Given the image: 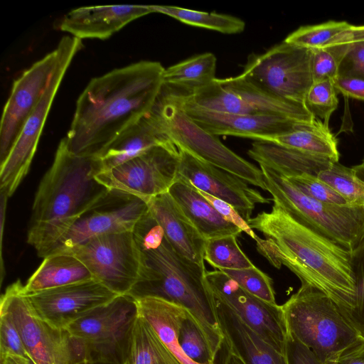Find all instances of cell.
Masks as SVG:
<instances>
[{
    "label": "cell",
    "mask_w": 364,
    "mask_h": 364,
    "mask_svg": "<svg viewBox=\"0 0 364 364\" xmlns=\"http://www.w3.org/2000/svg\"><path fill=\"white\" fill-rule=\"evenodd\" d=\"M260 232L257 251L274 267L291 271L301 284L327 295L355 328V282L351 252L299 222L277 204L247 221ZM356 330V328H355Z\"/></svg>",
    "instance_id": "1"
},
{
    "label": "cell",
    "mask_w": 364,
    "mask_h": 364,
    "mask_svg": "<svg viewBox=\"0 0 364 364\" xmlns=\"http://www.w3.org/2000/svg\"><path fill=\"white\" fill-rule=\"evenodd\" d=\"M164 69L159 62L141 60L92 78L76 102L63 138L68 149L99 157L125 128L150 111Z\"/></svg>",
    "instance_id": "2"
},
{
    "label": "cell",
    "mask_w": 364,
    "mask_h": 364,
    "mask_svg": "<svg viewBox=\"0 0 364 364\" xmlns=\"http://www.w3.org/2000/svg\"><path fill=\"white\" fill-rule=\"evenodd\" d=\"M132 233L140 250L138 281L128 295L134 299L154 297L187 309L198 321L217 356L224 344L215 300L205 279V267L181 256L171 245L149 210Z\"/></svg>",
    "instance_id": "3"
},
{
    "label": "cell",
    "mask_w": 364,
    "mask_h": 364,
    "mask_svg": "<svg viewBox=\"0 0 364 364\" xmlns=\"http://www.w3.org/2000/svg\"><path fill=\"white\" fill-rule=\"evenodd\" d=\"M101 171L100 157L74 154L61 139L32 205L27 242L39 257L44 258L68 227L108 193L95 178Z\"/></svg>",
    "instance_id": "4"
},
{
    "label": "cell",
    "mask_w": 364,
    "mask_h": 364,
    "mask_svg": "<svg viewBox=\"0 0 364 364\" xmlns=\"http://www.w3.org/2000/svg\"><path fill=\"white\" fill-rule=\"evenodd\" d=\"M282 306L288 333L324 364L360 336L336 304L310 285L301 284Z\"/></svg>",
    "instance_id": "5"
},
{
    "label": "cell",
    "mask_w": 364,
    "mask_h": 364,
    "mask_svg": "<svg viewBox=\"0 0 364 364\" xmlns=\"http://www.w3.org/2000/svg\"><path fill=\"white\" fill-rule=\"evenodd\" d=\"M149 112L177 148L266 191L261 169L198 126L184 112L176 97L162 86Z\"/></svg>",
    "instance_id": "6"
},
{
    "label": "cell",
    "mask_w": 364,
    "mask_h": 364,
    "mask_svg": "<svg viewBox=\"0 0 364 364\" xmlns=\"http://www.w3.org/2000/svg\"><path fill=\"white\" fill-rule=\"evenodd\" d=\"M260 169L272 200L295 219L351 252L364 240V207L316 200L270 168L260 166Z\"/></svg>",
    "instance_id": "7"
},
{
    "label": "cell",
    "mask_w": 364,
    "mask_h": 364,
    "mask_svg": "<svg viewBox=\"0 0 364 364\" xmlns=\"http://www.w3.org/2000/svg\"><path fill=\"white\" fill-rule=\"evenodd\" d=\"M137 316L136 300L128 294L119 295L65 330L82 343L85 364H124Z\"/></svg>",
    "instance_id": "8"
},
{
    "label": "cell",
    "mask_w": 364,
    "mask_h": 364,
    "mask_svg": "<svg viewBox=\"0 0 364 364\" xmlns=\"http://www.w3.org/2000/svg\"><path fill=\"white\" fill-rule=\"evenodd\" d=\"M183 97L199 107L217 112L278 115L306 123L316 119L305 105L277 97L241 75L215 78Z\"/></svg>",
    "instance_id": "9"
},
{
    "label": "cell",
    "mask_w": 364,
    "mask_h": 364,
    "mask_svg": "<svg viewBox=\"0 0 364 364\" xmlns=\"http://www.w3.org/2000/svg\"><path fill=\"white\" fill-rule=\"evenodd\" d=\"M240 75L277 97L305 105L313 83L311 50L283 41L249 55Z\"/></svg>",
    "instance_id": "10"
},
{
    "label": "cell",
    "mask_w": 364,
    "mask_h": 364,
    "mask_svg": "<svg viewBox=\"0 0 364 364\" xmlns=\"http://www.w3.org/2000/svg\"><path fill=\"white\" fill-rule=\"evenodd\" d=\"M58 253L76 257L95 279L118 295L128 294L139 277L141 257L132 231L95 237Z\"/></svg>",
    "instance_id": "11"
},
{
    "label": "cell",
    "mask_w": 364,
    "mask_h": 364,
    "mask_svg": "<svg viewBox=\"0 0 364 364\" xmlns=\"http://www.w3.org/2000/svg\"><path fill=\"white\" fill-rule=\"evenodd\" d=\"M135 300L139 315L181 364H215L216 355L203 331L187 309L159 298Z\"/></svg>",
    "instance_id": "12"
},
{
    "label": "cell",
    "mask_w": 364,
    "mask_h": 364,
    "mask_svg": "<svg viewBox=\"0 0 364 364\" xmlns=\"http://www.w3.org/2000/svg\"><path fill=\"white\" fill-rule=\"evenodd\" d=\"M59 63L37 107L27 119L5 161L0 166V191L11 197L27 175L45 122L63 78L75 55L82 47V40L65 36Z\"/></svg>",
    "instance_id": "13"
},
{
    "label": "cell",
    "mask_w": 364,
    "mask_h": 364,
    "mask_svg": "<svg viewBox=\"0 0 364 364\" xmlns=\"http://www.w3.org/2000/svg\"><path fill=\"white\" fill-rule=\"evenodd\" d=\"M23 287L18 279L6 288L1 296L0 312L14 323L29 358L35 364H75L68 331L52 326L36 314Z\"/></svg>",
    "instance_id": "14"
},
{
    "label": "cell",
    "mask_w": 364,
    "mask_h": 364,
    "mask_svg": "<svg viewBox=\"0 0 364 364\" xmlns=\"http://www.w3.org/2000/svg\"><path fill=\"white\" fill-rule=\"evenodd\" d=\"M148 211V205L143 198L121 190L109 189L68 227L46 257L95 237L132 231Z\"/></svg>",
    "instance_id": "15"
},
{
    "label": "cell",
    "mask_w": 364,
    "mask_h": 364,
    "mask_svg": "<svg viewBox=\"0 0 364 364\" xmlns=\"http://www.w3.org/2000/svg\"><path fill=\"white\" fill-rule=\"evenodd\" d=\"M178 164V149L170 141L100 173L95 178L109 189L149 198L168 191L177 179Z\"/></svg>",
    "instance_id": "16"
},
{
    "label": "cell",
    "mask_w": 364,
    "mask_h": 364,
    "mask_svg": "<svg viewBox=\"0 0 364 364\" xmlns=\"http://www.w3.org/2000/svg\"><path fill=\"white\" fill-rule=\"evenodd\" d=\"M214 299L235 312L252 330L285 355L288 329L282 306L249 293L220 270L205 272Z\"/></svg>",
    "instance_id": "17"
},
{
    "label": "cell",
    "mask_w": 364,
    "mask_h": 364,
    "mask_svg": "<svg viewBox=\"0 0 364 364\" xmlns=\"http://www.w3.org/2000/svg\"><path fill=\"white\" fill-rule=\"evenodd\" d=\"M63 50L58 46L25 70L13 83L0 126V166L8 157L27 119L34 111L59 63Z\"/></svg>",
    "instance_id": "18"
},
{
    "label": "cell",
    "mask_w": 364,
    "mask_h": 364,
    "mask_svg": "<svg viewBox=\"0 0 364 364\" xmlns=\"http://www.w3.org/2000/svg\"><path fill=\"white\" fill-rule=\"evenodd\" d=\"M27 296L33 310L41 319L53 327L65 329L119 295L92 279Z\"/></svg>",
    "instance_id": "19"
},
{
    "label": "cell",
    "mask_w": 364,
    "mask_h": 364,
    "mask_svg": "<svg viewBox=\"0 0 364 364\" xmlns=\"http://www.w3.org/2000/svg\"><path fill=\"white\" fill-rule=\"evenodd\" d=\"M166 90L176 97L189 117L202 129L215 136L229 135L255 141H271L275 137L293 131L303 124H311L278 115L217 112L199 107L183 96Z\"/></svg>",
    "instance_id": "20"
},
{
    "label": "cell",
    "mask_w": 364,
    "mask_h": 364,
    "mask_svg": "<svg viewBox=\"0 0 364 364\" xmlns=\"http://www.w3.org/2000/svg\"><path fill=\"white\" fill-rule=\"evenodd\" d=\"M178 174L188 180L198 190L232 205L247 222L257 204L269 203L245 181L221 168L203 161L190 153L178 149Z\"/></svg>",
    "instance_id": "21"
},
{
    "label": "cell",
    "mask_w": 364,
    "mask_h": 364,
    "mask_svg": "<svg viewBox=\"0 0 364 364\" xmlns=\"http://www.w3.org/2000/svg\"><path fill=\"white\" fill-rule=\"evenodd\" d=\"M153 13L150 6L110 5L81 7L66 14L58 28L80 40L109 38L126 25Z\"/></svg>",
    "instance_id": "22"
},
{
    "label": "cell",
    "mask_w": 364,
    "mask_h": 364,
    "mask_svg": "<svg viewBox=\"0 0 364 364\" xmlns=\"http://www.w3.org/2000/svg\"><path fill=\"white\" fill-rule=\"evenodd\" d=\"M173 249L187 259L205 267V239L183 213L168 192L144 198Z\"/></svg>",
    "instance_id": "23"
},
{
    "label": "cell",
    "mask_w": 364,
    "mask_h": 364,
    "mask_svg": "<svg viewBox=\"0 0 364 364\" xmlns=\"http://www.w3.org/2000/svg\"><path fill=\"white\" fill-rule=\"evenodd\" d=\"M215 306L228 354L237 356L244 364H288L284 354L267 343L229 307L218 300Z\"/></svg>",
    "instance_id": "24"
},
{
    "label": "cell",
    "mask_w": 364,
    "mask_h": 364,
    "mask_svg": "<svg viewBox=\"0 0 364 364\" xmlns=\"http://www.w3.org/2000/svg\"><path fill=\"white\" fill-rule=\"evenodd\" d=\"M168 192L205 240L225 235L237 237L242 232L228 222L186 178L178 174Z\"/></svg>",
    "instance_id": "25"
},
{
    "label": "cell",
    "mask_w": 364,
    "mask_h": 364,
    "mask_svg": "<svg viewBox=\"0 0 364 364\" xmlns=\"http://www.w3.org/2000/svg\"><path fill=\"white\" fill-rule=\"evenodd\" d=\"M170 141L149 112L125 128L100 154V173L109 171L154 146Z\"/></svg>",
    "instance_id": "26"
},
{
    "label": "cell",
    "mask_w": 364,
    "mask_h": 364,
    "mask_svg": "<svg viewBox=\"0 0 364 364\" xmlns=\"http://www.w3.org/2000/svg\"><path fill=\"white\" fill-rule=\"evenodd\" d=\"M259 166L289 177L303 173L316 176L333 161L318 158L269 141H255L247 151Z\"/></svg>",
    "instance_id": "27"
},
{
    "label": "cell",
    "mask_w": 364,
    "mask_h": 364,
    "mask_svg": "<svg viewBox=\"0 0 364 364\" xmlns=\"http://www.w3.org/2000/svg\"><path fill=\"white\" fill-rule=\"evenodd\" d=\"M92 279L87 268L76 257L53 254L43 258L25 284L23 291L29 294Z\"/></svg>",
    "instance_id": "28"
},
{
    "label": "cell",
    "mask_w": 364,
    "mask_h": 364,
    "mask_svg": "<svg viewBox=\"0 0 364 364\" xmlns=\"http://www.w3.org/2000/svg\"><path fill=\"white\" fill-rule=\"evenodd\" d=\"M216 57L204 53L164 69L162 87L176 94L188 95L215 77Z\"/></svg>",
    "instance_id": "29"
},
{
    "label": "cell",
    "mask_w": 364,
    "mask_h": 364,
    "mask_svg": "<svg viewBox=\"0 0 364 364\" xmlns=\"http://www.w3.org/2000/svg\"><path fill=\"white\" fill-rule=\"evenodd\" d=\"M318 158L338 162V142L329 127L320 119L306 124L271 141Z\"/></svg>",
    "instance_id": "30"
},
{
    "label": "cell",
    "mask_w": 364,
    "mask_h": 364,
    "mask_svg": "<svg viewBox=\"0 0 364 364\" xmlns=\"http://www.w3.org/2000/svg\"><path fill=\"white\" fill-rule=\"evenodd\" d=\"M124 364H181L152 327L138 314Z\"/></svg>",
    "instance_id": "31"
},
{
    "label": "cell",
    "mask_w": 364,
    "mask_h": 364,
    "mask_svg": "<svg viewBox=\"0 0 364 364\" xmlns=\"http://www.w3.org/2000/svg\"><path fill=\"white\" fill-rule=\"evenodd\" d=\"M153 12L161 13L190 26L215 31L225 34L242 32L245 22L237 17L172 6H150Z\"/></svg>",
    "instance_id": "32"
},
{
    "label": "cell",
    "mask_w": 364,
    "mask_h": 364,
    "mask_svg": "<svg viewBox=\"0 0 364 364\" xmlns=\"http://www.w3.org/2000/svg\"><path fill=\"white\" fill-rule=\"evenodd\" d=\"M204 260L218 269H242L254 266L239 247L235 235L205 240Z\"/></svg>",
    "instance_id": "33"
},
{
    "label": "cell",
    "mask_w": 364,
    "mask_h": 364,
    "mask_svg": "<svg viewBox=\"0 0 364 364\" xmlns=\"http://www.w3.org/2000/svg\"><path fill=\"white\" fill-rule=\"evenodd\" d=\"M350 205L364 207V187L356 177L353 167L333 162L316 176Z\"/></svg>",
    "instance_id": "34"
},
{
    "label": "cell",
    "mask_w": 364,
    "mask_h": 364,
    "mask_svg": "<svg viewBox=\"0 0 364 364\" xmlns=\"http://www.w3.org/2000/svg\"><path fill=\"white\" fill-rule=\"evenodd\" d=\"M350 24L346 21H329L317 25L301 26L284 41L309 50L326 48L339 33Z\"/></svg>",
    "instance_id": "35"
},
{
    "label": "cell",
    "mask_w": 364,
    "mask_h": 364,
    "mask_svg": "<svg viewBox=\"0 0 364 364\" xmlns=\"http://www.w3.org/2000/svg\"><path fill=\"white\" fill-rule=\"evenodd\" d=\"M350 45L311 50L313 82L331 80L334 84L339 77L340 66Z\"/></svg>",
    "instance_id": "36"
},
{
    "label": "cell",
    "mask_w": 364,
    "mask_h": 364,
    "mask_svg": "<svg viewBox=\"0 0 364 364\" xmlns=\"http://www.w3.org/2000/svg\"><path fill=\"white\" fill-rule=\"evenodd\" d=\"M249 293L267 302L276 304L273 281L255 265L242 269H219Z\"/></svg>",
    "instance_id": "37"
},
{
    "label": "cell",
    "mask_w": 364,
    "mask_h": 364,
    "mask_svg": "<svg viewBox=\"0 0 364 364\" xmlns=\"http://www.w3.org/2000/svg\"><path fill=\"white\" fill-rule=\"evenodd\" d=\"M335 84L331 80L313 82L305 98V105L316 117L328 127L329 119L336 109L338 100Z\"/></svg>",
    "instance_id": "38"
},
{
    "label": "cell",
    "mask_w": 364,
    "mask_h": 364,
    "mask_svg": "<svg viewBox=\"0 0 364 364\" xmlns=\"http://www.w3.org/2000/svg\"><path fill=\"white\" fill-rule=\"evenodd\" d=\"M284 178L301 192L313 199L332 205H350L343 196L315 176L303 173Z\"/></svg>",
    "instance_id": "39"
},
{
    "label": "cell",
    "mask_w": 364,
    "mask_h": 364,
    "mask_svg": "<svg viewBox=\"0 0 364 364\" xmlns=\"http://www.w3.org/2000/svg\"><path fill=\"white\" fill-rule=\"evenodd\" d=\"M351 264L355 282V328L364 338V240L351 252Z\"/></svg>",
    "instance_id": "40"
},
{
    "label": "cell",
    "mask_w": 364,
    "mask_h": 364,
    "mask_svg": "<svg viewBox=\"0 0 364 364\" xmlns=\"http://www.w3.org/2000/svg\"><path fill=\"white\" fill-rule=\"evenodd\" d=\"M8 355L29 358L14 323L7 314L0 312V357Z\"/></svg>",
    "instance_id": "41"
},
{
    "label": "cell",
    "mask_w": 364,
    "mask_h": 364,
    "mask_svg": "<svg viewBox=\"0 0 364 364\" xmlns=\"http://www.w3.org/2000/svg\"><path fill=\"white\" fill-rule=\"evenodd\" d=\"M198 191L228 222L237 227L253 240L257 239L259 236L232 205L202 191L198 190Z\"/></svg>",
    "instance_id": "42"
},
{
    "label": "cell",
    "mask_w": 364,
    "mask_h": 364,
    "mask_svg": "<svg viewBox=\"0 0 364 364\" xmlns=\"http://www.w3.org/2000/svg\"><path fill=\"white\" fill-rule=\"evenodd\" d=\"M340 75L364 79V41L350 44L341 64Z\"/></svg>",
    "instance_id": "43"
},
{
    "label": "cell",
    "mask_w": 364,
    "mask_h": 364,
    "mask_svg": "<svg viewBox=\"0 0 364 364\" xmlns=\"http://www.w3.org/2000/svg\"><path fill=\"white\" fill-rule=\"evenodd\" d=\"M285 355L288 364H324L308 347L289 333Z\"/></svg>",
    "instance_id": "44"
},
{
    "label": "cell",
    "mask_w": 364,
    "mask_h": 364,
    "mask_svg": "<svg viewBox=\"0 0 364 364\" xmlns=\"http://www.w3.org/2000/svg\"><path fill=\"white\" fill-rule=\"evenodd\" d=\"M328 364H364V338L359 336Z\"/></svg>",
    "instance_id": "45"
},
{
    "label": "cell",
    "mask_w": 364,
    "mask_h": 364,
    "mask_svg": "<svg viewBox=\"0 0 364 364\" xmlns=\"http://www.w3.org/2000/svg\"><path fill=\"white\" fill-rule=\"evenodd\" d=\"M336 91L344 96L364 100V79L340 75L335 83Z\"/></svg>",
    "instance_id": "46"
},
{
    "label": "cell",
    "mask_w": 364,
    "mask_h": 364,
    "mask_svg": "<svg viewBox=\"0 0 364 364\" xmlns=\"http://www.w3.org/2000/svg\"><path fill=\"white\" fill-rule=\"evenodd\" d=\"M362 41H364V26L350 25L348 29L336 36L328 48L337 46H348Z\"/></svg>",
    "instance_id": "47"
},
{
    "label": "cell",
    "mask_w": 364,
    "mask_h": 364,
    "mask_svg": "<svg viewBox=\"0 0 364 364\" xmlns=\"http://www.w3.org/2000/svg\"><path fill=\"white\" fill-rule=\"evenodd\" d=\"M9 197L8 195L4 192L1 191V217H0V237H1V283L3 282V279L4 277L5 270H4V265L3 262V257H2V248H3V235H4V224L6 221V204H7V200Z\"/></svg>",
    "instance_id": "48"
},
{
    "label": "cell",
    "mask_w": 364,
    "mask_h": 364,
    "mask_svg": "<svg viewBox=\"0 0 364 364\" xmlns=\"http://www.w3.org/2000/svg\"><path fill=\"white\" fill-rule=\"evenodd\" d=\"M356 177L364 187V164L353 167Z\"/></svg>",
    "instance_id": "49"
},
{
    "label": "cell",
    "mask_w": 364,
    "mask_h": 364,
    "mask_svg": "<svg viewBox=\"0 0 364 364\" xmlns=\"http://www.w3.org/2000/svg\"><path fill=\"white\" fill-rule=\"evenodd\" d=\"M223 364H244L240 359L232 354H228Z\"/></svg>",
    "instance_id": "50"
},
{
    "label": "cell",
    "mask_w": 364,
    "mask_h": 364,
    "mask_svg": "<svg viewBox=\"0 0 364 364\" xmlns=\"http://www.w3.org/2000/svg\"><path fill=\"white\" fill-rule=\"evenodd\" d=\"M0 364H18V363L10 356H2V357H0Z\"/></svg>",
    "instance_id": "51"
},
{
    "label": "cell",
    "mask_w": 364,
    "mask_h": 364,
    "mask_svg": "<svg viewBox=\"0 0 364 364\" xmlns=\"http://www.w3.org/2000/svg\"><path fill=\"white\" fill-rule=\"evenodd\" d=\"M93 364H109V363H93Z\"/></svg>",
    "instance_id": "52"
},
{
    "label": "cell",
    "mask_w": 364,
    "mask_h": 364,
    "mask_svg": "<svg viewBox=\"0 0 364 364\" xmlns=\"http://www.w3.org/2000/svg\"><path fill=\"white\" fill-rule=\"evenodd\" d=\"M363 163L364 164V159H363Z\"/></svg>",
    "instance_id": "53"
}]
</instances>
